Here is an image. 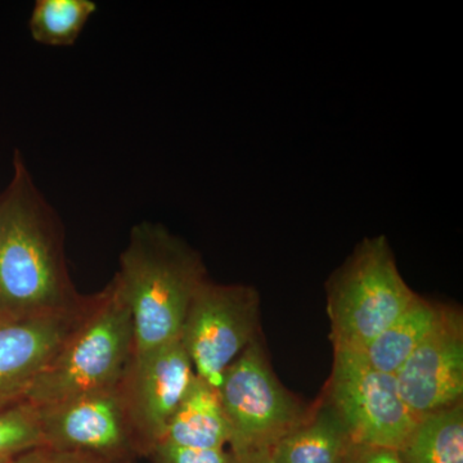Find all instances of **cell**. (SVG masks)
I'll return each mask as SVG.
<instances>
[{"instance_id":"obj_1","label":"cell","mask_w":463,"mask_h":463,"mask_svg":"<svg viewBox=\"0 0 463 463\" xmlns=\"http://www.w3.org/2000/svg\"><path fill=\"white\" fill-rule=\"evenodd\" d=\"M84 298L70 279L60 219L16 151L14 175L0 194V313L51 315Z\"/></svg>"},{"instance_id":"obj_2","label":"cell","mask_w":463,"mask_h":463,"mask_svg":"<svg viewBox=\"0 0 463 463\" xmlns=\"http://www.w3.org/2000/svg\"><path fill=\"white\" fill-rule=\"evenodd\" d=\"M114 279L132 315L139 355L181 337L192 298L209 277L199 251L145 222L133 228Z\"/></svg>"},{"instance_id":"obj_3","label":"cell","mask_w":463,"mask_h":463,"mask_svg":"<svg viewBox=\"0 0 463 463\" xmlns=\"http://www.w3.org/2000/svg\"><path fill=\"white\" fill-rule=\"evenodd\" d=\"M133 355L132 315L114 279L90 297L80 321L33 381L24 403L41 408L118 385Z\"/></svg>"},{"instance_id":"obj_4","label":"cell","mask_w":463,"mask_h":463,"mask_svg":"<svg viewBox=\"0 0 463 463\" xmlns=\"http://www.w3.org/2000/svg\"><path fill=\"white\" fill-rule=\"evenodd\" d=\"M334 350L361 353L410 307L416 292L383 234L364 239L326 281Z\"/></svg>"},{"instance_id":"obj_5","label":"cell","mask_w":463,"mask_h":463,"mask_svg":"<svg viewBox=\"0 0 463 463\" xmlns=\"http://www.w3.org/2000/svg\"><path fill=\"white\" fill-rule=\"evenodd\" d=\"M218 392L232 453L272 449L309 412L310 405L277 377L261 336L225 370Z\"/></svg>"},{"instance_id":"obj_6","label":"cell","mask_w":463,"mask_h":463,"mask_svg":"<svg viewBox=\"0 0 463 463\" xmlns=\"http://www.w3.org/2000/svg\"><path fill=\"white\" fill-rule=\"evenodd\" d=\"M323 398L358 446L398 450L419 421L402 399L395 374L376 370L361 353L334 350Z\"/></svg>"},{"instance_id":"obj_7","label":"cell","mask_w":463,"mask_h":463,"mask_svg":"<svg viewBox=\"0 0 463 463\" xmlns=\"http://www.w3.org/2000/svg\"><path fill=\"white\" fill-rule=\"evenodd\" d=\"M261 336L260 295L254 286L206 279L183 323L181 340L194 373L218 386L228 367Z\"/></svg>"},{"instance_id":"obj_8","label":"cell","mask_w":463,"mask_h":463,"mask_svg":"<svg viewBox=\"0 0 463 463\" xmlns=\"http://www.w3.org/2000/svg\"><path fill=\"white\" fill-rule=\"evenodd\" d=\"M36 410L41 447L88 453L105 463L143 457L120 383Z\"/></svg>"},{"instance_id":"obj_9","label":"cell","mask_w":463,"mask_h":463,"mask_svg":"<svg viewBox=\"0 0 463 463\" xmlns=\"http://www.w3.org/2000/svg\"><path fill=\"white\" fill-rule=\"evenodd\" d=\"M194 374L181 337L133 355L120 385L143 457L160 443Z\"/></svg>"},{"instance_id":"obj_10","label":"cell","mask_w":463,"mask_h":463,"mask_svg":"<svg viewBox=\"0 0 463 463\" xmlns=\"http://www.w3.org/2000/svg\"><path fill=\"white\" fill-rule=\"evenodd\" d=\"M399 392L420 419L463 402V317L444 304L430 334L395 373Z\"/></svg>"},{"instance_id":"obj_11","label":"cell","mask_w":463,"mask_h":463,"mask_svg":"<svg viewBox=\"0 0 463 463\" xmlns=\"http://www.w3.org/2000/svg\"><path fill=\"white\" fill-rule=\"evenodd\" d=\"M90 297L74 309L51 315L0 313V411L24 403L27 392L76 327Z\"/></svg>"},{"instance_id":"obj_12","label":"cell","mask_w":463,"mask_h":463,"mask_svg":"<svg viewBox=\"0 0 463 463\" xmlns=\"http://www.w3.org/2000/svg\"><path fill=\"white\" fill-rule=\"evenodd\" d=\"M356 444L321 397L303 422L270 449L274 463H346Z\"/></svg>"},{"instance_id":"obj_13","label":"cell","mask_w":463,"mask_h":463,"mask_svg":"<svg viewBox=\"0 0 463 463\" xmlns=\"http://www.w3.org/2000/svg\"><path fill=\"white\" fill-rule=\"evenodd\" d=\"M160 443L190 449H225L230 444V429L218 386L194 374Z\"/></svg>"},{"instance_id":"obj_14","label":"cell","mask_w":463,"mask_h":463,"mask_svg":"<svg viewBox=\"0 0 463 463\" xmlns=\"http://www.w3.org/2000/svg\"><path fill=\"white\" fill-rule=\"evenodd\" d=\"M444 304L435 303L417 294L410 307L361 354L376 370L397 373L437 325Z\"/></svg>"},{"instance_id":"obj_15","label":"cell","mask_w":463,"mask_h":463,"mask_svg":"<svg viewBox=\"0 0 463 463\" xmlns=\"http://www.w3.org/2000/svg\"><path fill=\"white\" fill-rule=\"evenodd\" d=\"M398 453L403 463H463V402L420 417Z\"/></svg>"},{"instance_id":"obj_16","label":"cell","mask_w":463,"mask_h":463,"mask_svg":"<svg viewBox=\"0 0 463 463\" xmlns=\"http://www.w3.org/2000/svg\"><path fill=\"white\" fill-rule=\"evenodd\" d=\"M96 11L93 0H38L30 17V33L41 44L69 47Z\"/></svg>"},{"instance_id":"obj_17","label":"cell","mask_w":463,"mask_h":463,"mask_svg":"<svg viewBox=\"0 0 463 463\" xmlns=\"http://www.w3.org/2000/svg\"><path fill=\"white\" fill-rule=\"evenodd\" d=\"M41 446V425L35 407L21 403L0 411V463L12 462Z\"/></svg>"},{"instance_id":"obj_18","label":"cell","mask_w":463,"mask_h":463,"mask_svg":"<svg viewBox=\"0 0 463 463\" xmlns=\"http://www.w3.org/2000/svg\"><path fill=\"white\" fill-rule=\"evenodd\" d=\"M147 457L152 463H233L227 449H190L167 443H158Z\"/></svg>"},{"instance_id":"obj_19","label":"cell","mask_w":463,"mask_h":463,"mask_svg":"<svg viewBox=\"0 0 463 463\" xmlns=\"http://www.w3.org/2000/svg\"><path fill=\"white\" fill-rule=\"evenodd\" d=\"M12 463H105L88 453L72 450L53 449L48 447H36L23 453Z\"/></svg>"},{"instance_id":"obj_20","label":"cell","mask_w":463,"mask_h":463,"mask_svg":"<svg viewBox=\"0 0 463 463\" xmlns=\"http://www.w3.org/2000/svg\"><path fill=\"white\" fill-rule=\"evenodd\" d=\"M346 463H403L398 450L356 444Z\"/></svg>"},{"instance_id":"obj_21","label":"cell","mask_w":463,"mask_h":463,"mask_svg":"<svg viewBox=\"0 0 463 463\" xmlns=\"http://www.w3.org/2000/svg\"><path fill=\"white\" fill-rule=\"evenodd\" d=\"M232 457H233V463H274L270 450L232 453Z\"/></svg>"},{"instance_id":"obj_22","label":"cell","mask_w":463,"mask_h":463,"mask_svg":"<svg viewBox=\"0 0 463 463\" xmlns=\"http://www.w3.org/2000/svg\"><path fill=\"white\" fill-rule=\"evenodd\" d=\"M12 462H14V461H12ZM12 462H9V463H12Z\"/></svg>"}]
</instances>
